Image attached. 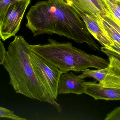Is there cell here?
<instances>
[{
  "mask_svg": "<svg viewBox=\"0 0 120 120\" xmlns=\"http://www.w3.org/2000/svg\"><path fill=\"white\" fill-rule=\"evenodd\" d=\"M26 26L34 36L53 34L64 36L79 44L86 43L93 50L100 51L85 24L75 11L63 0L39 1L26 15Z\"/></svg>",
  "mask_w": 120,
  "mask_h": 120,
  "instance_id": "cell-1",
  "label": "cell"
},
{
  "mask_svg": "<svg viewBox=\"0 0 120 120\" xmlns=\"http://www.w3.org/2000/svg\"><path fill=\"white\" fill-rule=\"evenodd\" d=\"M30 45L21 36H15L10 44L3 65L10 78V84L16 93L52 105L59 112L61 105L46 91L38 80L31 61Z\"/></svg>",
  "mask_w": 120,
  "mask_h": 120,
  "instance_id": "cell-2",
  "label": "cell"
},
{
  "mask_svg": "<svg viewBox=\"0 0 120 120\" xmlns=\"http://www.w3.org/2000/svg\"><path fill=\"white\" fill-rule=\"evenodd\" d=\"M49 43L31 45V51L42 59L58 68L62 73L82 72L86 69L108 67L109 62L74 47L70 42H60L52 38Z\"/></svg>",
  "mask_w": 120,
  "mask_h": 120,
  "instance_id": "cell-3",
  "label": "cell"
},
{
  "mask_svg": "<svg viewBox=\"0 0 120 120\" xmlns=\"http://www.w3.org/2000/svg\"><path fill=\"white\" fill-rule=\"evenodd\" d=\"M31 0H19L10 4L0 15V38L3 41L15 36Z\"/></svg>",
  "mask_w": 120,
  "mask_h": 120,
  "instance_id": "cell-4",
  "label": "cell"
},
{
  "mask_svg": "<svg viewBox=\"0 0 120 120\" xmlns=\"http://www.w3.org/2000/svg\"><path fill=\"white\" fill-rule=\"evenodd\" d=\"M31 61L35 73L48 94L56 100L58 94L57 85L62 73L57 67L47 62L32 52Z\"/></svg>",
  "mask_w": 120,
  "mask_h": 120,
  "instance_id": "cell-5",
  "label": "cell"
},
{
  "mask_svg": "<svg viewBox=\"0 0 120 120\" xmlns=\"http://www.w3.org/2000/svg\"><path fill=\"white\" fill-rule=\"evenodd\" d=\"M80 17L85 23L90 33L102 47L120 54V44L113 43L112 41L103 28L99 25L94 17L83 13L81 15Z\"/></svg>",
  "mask_w": 120,
  "mask_h": 120,
  "instance_id": "cell-6",
  "label": "cell"
},
{
  "mask_svg": "<svg viewBox=\"0 0 120 120\" xmlns=\"http://www.w3.org/2000/svg\"><path fill=\"white\" fill-rule=\"evenodd\" d=\"M85 80L79 78L73 72L62 73L60 76L57 85L58 94L74 93L77 95L84 93Z\"/></svg>",
  "mask_w": 120,
  "mask_h": 120,
  "instance_id": "cell-7",
  "label": "cell"
},
{
  "mask_svg": "<svg viewBox=\"0 0 120 120\" xmlns=\"http://www.w3.org/2000/svg\"><path fill=\"white\" fill-rule=\"evenodd\" d=\"M83 86L84 93L91 96L96 100H120V88L104 87L95 81L85 82Z\"/></svg>",
  "mask_w": 120,
  "mask_h": 120,
  "instance_id": "cell-8",
  "label": "cell"
},
{
  "mask_svg": "<svg viewBox=\"0 0 120 120\" xmlns=\"http://www.w3.org/2000/svg\"><path fill=\"white\" fill-rule=\"evenodd\" d=\"M108 73L101 84L104 87L120 88V59L114 56L109 57Z\"/></svg>",
  "mask_w": 120,
  "mask_h": 120,
  "instance_id": "cell-9",
  "label": "cell"
},
{
  "mask_svg": "<svg viewBox=\"0 0 120 120\" xmlns=\"http://www.w3.org/2000/svg\"><path fill=\"white\" fill-rule=\"evenodd\" d=\"M102 28L113 43L120 44V26L112 18L105 16L102 18Z\"/></svg>",
  "mask_w": 120,
  "mask_h": 120,
  "instance_id": "cell-10",
  "label": "cell"
},
{
  "mask_svg": "<svg viewBox=\"0 0 120 120\" xmlns=\"http://www.w3.org/2000/svg\"><path fill=\"white\" fill-rule=\"evenodd\" d=\"M109 70V66L104 68L96 70L86 69L82 71V74L78 76L79 78L83 79L87 77L93 78L99 81V83H101L104 80Z\"/></svg>",
  "mask_w": 120,
  "mask_h": 120,
  "instance_id": "cell-11",
  "label": "cell"
},
{
  "mask_svg": "<svg viewBox=\"0 0 120 120\" xmlns=\"http://www.w3.org/2000/svg\"><path fill=\"white\" fill-rule=\"evenodd\" d=\"M114 21L120 26V0H103Z\"/></svg>",
  "mask_w": 120,
  "mask_h": 120,
  "instance_id": "cell-12",
  "label": "cell"
},
{
  "mask_svg": "<svg viewBox=\"0 0 120 120\" xmlns=\"http://www.w3.org/2000/svg\"><path fill=\"white\" fill-rule=\"evenodd\" d=\"M79 1L89 14L96 19L98 24H101L103 16L90 0H79Z\"/></svg>",
  "mask_w": 120,
  "mask_h": 120,
  "instance_id": "cell-13",
  "label": "cell"
},
{
  "mask_svg": "<svg viewBox=\"0 0 120 120\" xmlns=\"http://www.w3.org/2000/svg\"><path fill=\"white\" fill-rule=\"evenodd\" d=\"M69 6L73 9L76 12L80 17L82 13L89 14L88 12L84 8L79 0H63Z\"/></svg>",
  "mask_w": 120,
  "mask_h": 120,
  "instance_id": "cell-14",
  "label": "cell"
},
{
  "mask_svg": "<svg viewBox=\"0 0 120 120\" xmlns=\"http://www.w3.org/2000/svg\"><path fill=\"white\" fill-rule=\"evenodd\" d=\"M7 118L15 120H26V118L20 117L15 114L14 111L0 107V118Z\"/></svg>",
  "mask_w": 120,
  "mask_h": 120,
  "instance_id": "cell-15",
  "label": "cell"
},
{
  "mask_svg": "<svg viewBox=\"0 0 120 120\" xmlns=\"http://www.w3.org/2000/svg\"><path fill=\"white\" fill-rule=\"evenodd\" d=\"M93 4L100 11L103 17L107 16L112 18L111 14L103 0H90Z\"/></svg>",
  "mask_w": 120,
  "mask_h": 120,
  "instance_id": "cell-16",
  "label": "cell"
},
{
  "mask_svg": "<svg viewBox=\"0 0 120 120\" xmlns=\"http://www.w3.org/2000/svg\"><path fill=\"white\" fill-rule=\"evenodd\" d=\"M105 120H120V107H116L107 115Z\"/></svg>",
  "mask_w": 120,
  "mask_h": 120,
  "instance_id": "cell-17",
  "label": "cell"
},
{
  "mask_svg": "<svg viewBox=\"0 0 120 120\" xmlns=\"http://www.w3.org/2000/svg\"><path fill=\"white\" fill-rule=\"evenodd\" d=\"M19 0H0V15L9 7L10 4Z\"/></svg>",
  "mask_w": 120,
  "mask_h": 120,
  "instance_id": "cell-18",
  "label": "cell"
},
{
  "mask_svg": "<svg viewBox=\"0 0 120 120\" xmlns=\"http://www.w3.org/2000/svg\"><path fill=\"white\" fill-rule=\"evenodd\" d=\"M7 51L0 38V65H3L5 60Z\"/></svg>",
  "mask_w": 120,
  "mask_h": 120,
  "instance_id": "cell-19",
  "label": "cell"
}]
</instances>
